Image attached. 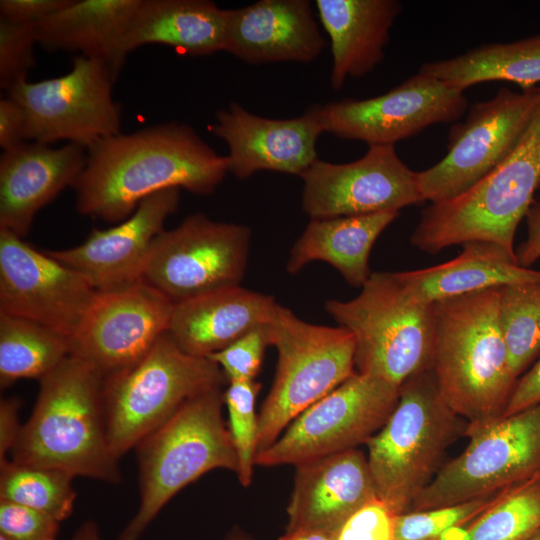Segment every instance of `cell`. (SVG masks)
<instances>
[{"label":"cell","mask_w":540,"mask_h":540,"mask_svg":"<svg viewBox=\"0 0 540 540\" xmlns=\"http://www.w3.org/2000/svg\"><path fill=\"white\" fill-rule=\"evenodd\" d=\"M87 150L73 184L77 211L106 222L127 219L145 198L169 188L210 195L228 173L217 154L188 124L165 122L103 138Z\"/></svg>","instance_id":"cell-1"},{"label":"cell","mask_w":540,"mask_h":540,"mask_svg":"<svg viewBox=\"0 0 540 540\" xmlns=\"http://www.w3.org/2000/svg\"><path fill=\"white\" fill-rule=\"evenodd\" d=\"M439 393L467 424L503 415L518 379L499 322V287L433 303Z\"/></svg>","instance_id":"cell-2"},{"label":"cell","mask_w":540,"mask_h":540,"mask_svg":"<svg viewBox=\"0 0 540 540\" xmlns=\"http://www.w3.org/2000/svg\"><path fill=\"white\" fill-rule=\"evenodd\" d=\"M102 388L103 378L94 367L77 356L67 357L40 380L12 461L118 483L121 475L107 440Z\"/></svg>","instance_id":"cell-3"},{"label":"cell","mask_w":540,"mask_h":540,"mask_svg":"<svg viewBox=\"0 0 540 540\" xmlns=\"http://www.w3.org/2000/svg\"><path fill=\"white\" fill-rule=\"evenodd\" d=\"M539 186L540 100L509 155L463 194L424 208L411 243L436 254L452 245L488 242L516 256L515 233Z\"/></svg>","instance_id":"cell-4"},{"label":"cell","mask_w":540,"mask_h":540,"mask_svg":"<svg viewBox=\"0 0 540 540\" xmlns=\"http://www.w3.org/2000/svg\"><path fill=\"white\" fill-rule=\"evenodd\" d=\"M222 387L184 402L137 446L140 503L118 540H138L167 502L218 468L237 474L238 456L222 414Z\"/></svg>","instance_id":"cell-5"},{"label":"cell","mask_w":540,"mask_h":540,"mask_svg":"<svg viewBox=\"0 0 540 540\" xmlns=\"http://www.w3.org/2000/svg\"><path fill=\"white\" fill-rule=\"evenodd\" d=\"M466 425L441 397L433 368L404 382L393 412L365 444L378 499L395 514L409 511Z\"/></svg>","instance_id":"cell-6"},{"label":"cell","mask_w":540,"mask_h":540,"mask_svg":"<svg viewBox=\"0 0 540 540\" xmlns=\"http://www.w3.org/2000/svg\"><path fill=\"white\" fill-rule=\"evenodd\" d=\"M324 308L353 335L356 372L400 388L433 368L434 305L414 300L395 272L371 273L357 297L331 299Z\"/></svg>","instance_id":"cell-7"},{"label":"cell","mask_w":540,"mask_h":540,"mask_svg":"<svg viewBox=\"0 0 540 540\" xmlns=\"http://www.w3.org/2000/svg\"><path fill=\"white\" fill-rule=\"evenodd\" d=\"M277 350L275 378L258 414L257 453L290 423L356 373L355 341L345 328L306 322L277 304L267 324Z\"/></svg>","instance_id":"cell-8"},{"label":"cell","mask_w":540,"mask_h":540,"mask_svg":"<svg viewBox=\"0 0 540 540\" xmlns=\"http://www.w3.org/2000/svg\"><path fill=\"white\" fill-rule=\"evenodd\" d=\"M227 381L210 358L182 351L168 332L130 368L103 380L107 440L119 460L188 399Z\"/></svg>","instance_id":"cell-9"},{"label":"cell","mask_w":540,"mask_h":540,"mask_svg":"<svg viewBox=\"0 0 540 540\" xmlns=\"http://www.w3.org/2000/svg\"><path fill=\"white\" fill-rule=\"evenodd\" d=\"M469 442L442 466L409 511L458 504L503 490L540 469V402L482 424H467Z\"/></svg>","instance_id":"cell-10"},{"label":"cell","mask_w":540,"mask_h":540,"mask_svg":"<svg viewBox=\"0 0 540 540\" xmlns=\"http://www.w3.org/2000/svg\"><path fill=\"white\" fill-rule=\"evenodd\" d=\"M116 77L104 61L77 55L68 73L22 80L8 96L25 112L28 141L50 145L67 140L87 149L121 133V107L112 95Z\"/></svg>","instance_id":"cell-11"},{"label":"cell","mask_w":540,"mask_h":540,"mask_svg":"<svg viewBox=\"0 0 540 540\" xmlns=\"http://www.w3.org/2000/svg\"><path fill=\"white\" fill-rule=\"evenodd\" d=\"M400 388L356 372L307 408L266 449L255 465H294L355 449L385 424L399 400Z\"/></svg>","instance_id":"cell-12"},{"label":"cell","mask_w":540,"mask_h":540,"mask_svg":"<svg viewBox=\"0 0 540 540\" xmlns=\"http://www.w3.org/2000/svg\"><path fill=\"white\" fill-rule=\"evenodd\" d=\"M250 237L251 230L245 225L192 214L155 238L141 280L174 304L240 286Z\"/></svg>","instance_id":"cell-13"},{"label":"cell","mask_w":540,"mask_h":540,"mask_svg":"<svg viewBox=\"0 0 540 540\" xmlns=\"http://www.w3.org/2000/svg\"><path fill=\"white\" fill-rule=\"evenodd\" d=\"M539 100L540 86L521 91L502 87L492 98L474 103L465 121L451 127L446 155L416 173L423 199H453L490 173L513 150Z\"/></svg>","instance_id":"cell-14"},{"label":"cell","mask_w":540,"mask_h":540,"mask_svg":"<svg viewBox=\"0 0 540 540\" xmlns=\"http://www.w3.org/2000/svg\"><path fill=\"white\" fill-rule=\"evenodd\" d=\"M467 107L464 91L417 72L382 95L318 104V111L325 132L376 146L395 145L429 126L454 122Z\"/></svg>","instance_id":"cell-15"},{"label":"cell","mask_w":540,"mask_h":540,"mask_svg":"<svg viewBox=\"0 0 540 540\" xmlns=\"http://www.w3.org/2000/svg\"><path fill=\"white\" fill-rule=\"evenodd\" d=\"M416 173L399 158L394 145L369 146L349 163L318 159L300 175L301 208L311 219L399 212L425 201Z\"/></svg>","instance_id":"cell-16"},{"label":"cell","mask_w":540,"mask_h":540,"mask_svg":"<svg viewBox=\"0 0 540 540\" xmlns=\"http://www.w3.org/2000/svg\"><path fill=\"white\" fill-rule=\"evenodd\" d=\"M174 305L141 279L97 292L70 339L71 355L89 363L103 380L118 374L140 361L168 332Z\"/></svg>","instance_id":"cell-17"},{"label":"cell","mask_w":540,"mask_h":540,"mask_svg":"<svg viewBox=\"0 0 540 540\" xmlns=\"http://www.w3.org/2000/svg\"><path fill=\"white\" fill-rule=\"evenodd\" d=\"M97 291L77 272L17 235L0 230V313L71 339Z\"/></svg>","instance_id":"cell-18"},{"label":"cell","mask_w":540,"mask_h":540,"mask_svg":"<svg viewBox=\"0 0 540 540\" xmlns=\"http://www.w3.org/2000/svg\"><path fill=\"white\" fill-rule=\"evenodd\" d=\"M215 118L209 131L227 144L228 172L238 179L261 170L300 176L318 160L316 144L325 132L318 104L295 118L271 119L232 102Z\"/></svg>","instance_id":"cell-19"},{"label":"cell","mask_w":540,"mask_h":540,"mask_svg":"<svg viewBox=\"0 0 540 540\" xmlns=\"http://www.w3.org/2000/svg\"><path fill=\"white\" fill-rule=\"evenodd\" d=\"M180 189L169 188L142 200L124 221L104 230L94 228L72 248L47 251L77 272L97 292L114 290L141 279L155 238L179 205Z\"/></svg>","instance_id":"cell-20"},{"label":"cell","mask_w":540,"mask_h":540,"mask_svg":"<svg viewBox=\"0 0 540 540\" xmlns=\"http://www.w3.org/2000/svg\"><path fill=\"white\" fill-rule=\"evenodd\" d=\"M295 467L286 532L318 530L337 535L352 514L378 498L367 457L358 448Z\"/></svg>","instance_id":"cell-21"},{"label":"cell","mask_w":540,"mask_h":540,"mask_svg":"<svg viewBox=\"0 0 540 540\" xmlns=\"http://www.w3.org/2000/svg\"><path fill=\"white\" fill-rule=\"evenodd\" d=\"M325 44L308 0H259L226 10L223 51L244 62L308 63Z\"/></svg>","instance_id":"cell-22"},{"label":"cell","mask_w":540,"mask_h":540,"mask_svg":"<svg viewBox=\"0 0 540 540\" xmlns=\"http://www.w3.org/2000/svg\"><path fill=\"white\" fill-rule=\"evenodd\" d=\"M87 160V150L67 143L51 147L25 142L0 158V230L23 238L38 211L63 189L73 186Z\"/></svg>","instance_id":"cell-23"},{"label":"cell","mask_w":540,"mask_h":540,"mask_svg":"<svg viewBox=\"0 0 540 540\" xmlns=\"http://www.w3.org/2000/svg\"><path fill=\"white\" fill-rule=\"evenodd\" d=\"M277 304L272 296L241 286L215 290L176 303L168 333L185 353L208 358L266 325Z\"/></svg>","instance_id":"cell-24"},{"label":"cell","mask_w":540,"mask_h":540,"mask_svg":"<svg viewBox=\"0 0 540 540\" xmlns=\"http://www.w3.org/2000/svg\"><path fill=\"white\" fill-rule=\"evenodd\" d=\"M320 23L330 38L334 90L360 78L384 59L390 30L402 11L398 0H316Z\"/></svg>","instance_id":"cell-25"},{"label":"cell","mask_w":540,"mask_h":540,"mask_svg":"<svg viewBox=\"0 0 540 540\" xmlns=\"http://www.w3.org/2000/svg\"><path fill=\"white\" fill-rule=\"evenodd\" d=\"M395 274L405 291L425 304L508 284L540 282V271L520 266L516 256L488 242L465 243L452 260Z\"/></svg>","instance_id":"cell-26"},{"label":"cell","mask_w":540,"mask_h":540,"mask_svg":"<svg viewBox=\"0 0 540 540\" xmlns=\"http://www.w3.org/2000/svg\"><path fill=\"white\" fill-rule=\"evenodd\" d=\"M226 10L208 0H140L122 40L132 50L161 44L192 56L224 50Z\"/></svg>","instance_id":"cell-27"},{"label":"cell","mask_w":540,"mask_h":540,"mask_svg":"<svg viewBox=\"0 0 540 540\" xmlns=\"http://www.w3.org/2000/svg\"><path fill=\"white\" fill-rule=\"evenodd\" d=\"M140 0H71L63 9L36 24L37 43L56 51L107 63L118 75L125 58L122 40Z\"/></svg>","instance_id":"cell-28"},{"label":"cell","mask_w":540,"mask_h":540,"mask_svg":"<svg viewBox=\"0 0 540 540\" xmlns=\"http://www.w3.org/2000/svg\"><path fill=\"white\" fill-rule=\"evenodd\" d=\"M398 215L381 212L311 219L292 246L286 270L296 274L307 264L322 261L333 266L350 286L362 288L371 275V249Z\"/></svg>","instance_id":"cell-29"},{"label":"cell","mask_w":540,"mask_h":540,"mask_svg":"<svg viewBox=\"0 0 540 540\" xmlns=\"http://www.w3.org/2000/svg\"><path fill=\"white\" fill-rule=\"evenodd\" d=\"M419 73L456 89L488 81H506L521 89L540 83V34L512 42L479 45L453 58L429 61Z\"/></svg>","instance_id":"cell-30"},{"label":"cell","mask_w":540,"mask_h":540,"mask_svg":"<svg viewBox=\"0 0 540 540\" xmlns=\"http://www.w3.org/2000/svg\"><path fill=\"white\" fill-rule=\"evenodd\" d=\"M71 355L70 339L48 327L0 313V385L39 381Z\"/></svg>","instance_id":"cell-31"},{"label":"cell","mask_w":540,"mask_h":540,"mask_svg":"<svg viewBox=\"0 0 540 540\" xmlns=\"http://www.w3.org/2000/svg\"><path fill=\"white\" fill-rule=\"evenodd\" d=\"M540 529V469L505 488L484 512L438 540H524Z\"/></svg>","instance_id":"cell-32"},{"label":"cell","mask_w":540,"mask_h":540,"mask_svg":"<svg viewBox=\"0 0 540 540\" xmlns=\"http://www.w3.org/2000/svg\"><path fill=\"white\" fill-rule=\"evenodd\" d=\"M0 470V500L44 512L59 522L72 514L76 498L73 475L12 460L0 463Z\"/></svg>","instance_id":"cell-33"},{"label":"cell","mask_w":540,"mask_h":540,"mask_svg":"<svg viewBox=\"0 0 540 540\" xmlns=\"http://www.w3.org/2000/svg\"><path fill=\"white\" fill-rule=\"evenodd\" d=\"M499 322L513 375L540 356V282L499 287Z\"/></svg>","instance_id":"cell-34"},{"label":"cell","mask_w":540,"mask_h":540,"mask_svg":"<svg viewBox=\"0 0 540 540\" xmlns=\"http://www.w3.org/2000/svg\"><path fill=\"white\" fill-rule=\"evenodd\" d=\"M259 382H230L224 392L229 415L228 428L238 456L239 482L247 487L253 478L258 440V415L255 411Z\"/></svg>","instance_id":"cell-35"},{"label":"cell","mask_w":540,"mask_h":540,"mask_svg":"<svg viewBox=\"0 0 540 540\" xmlns=\"http://www.w3.org/2000/svg\"><path fill=\"white\" fill-rule=\"evenodd\" d=\"M503 490L458 504L396 514L394 540H438L488 509Z\"/></svg>","instance_id":"cell-36"},{"label":"cell","mask_w":540,"mask_h":540,"mask_svg":"<svg viewBox=\"0 0 540 540\" xmlns=\"http://www.w3.org/2000/svg\"><path fill=\"white\" fill-rule=\"evenodd\" d=\"M36 24H13L0 20V86L7 91L27 79L35 64Z\"/></svg>","instance_id":"cell-37"},{"label":"cell","mask_w":540,"mask_h":540,"mask_svg":"<svg viewBox=\"0 0 540 540\" xmlns=\"http://www.w3.org/2000/svg\"><path fill=\"white\" fill-rule=\"evenodd\" d=\"M267 324L208 357L222 369L229 383L255 380L270 345Z\"/></svg>","instance_id":"cell-38"},{"label":"cell","mask_w":540,"mask_h":540,"mask_svg":"<svg viewBox=\"0 0 540 540\" xmlns=\"http://www.w3.org/2000/svg\"><path fill=\"white\" fill-rule=\"evenodd\" d=\"M59 524L49 514L0 500V535L7 540H57Z\"/></svg>","instance_id":"cell-39"},{"label":"cell","mask_w":540,"mask_h":540,"mask_svg":"<svg viewBox=\"0 0 540 540\" xmlns=\"http://www.w3.org/2000/svg\"><path fill=\"white\" fill-rule=\"evenodd\" d=\"M395 513L375 498L352 514L336 540H394Z\"/></svg>","instance_id":"cell-40"},{"label":"cell","mask_w":540,"mask_h":540,"mask_svg":"<svg viewBox=\"0 0 540 540\" xmlns=\"http://www.w3.org/2000/svg\"><path fill=\"white\" fill-rule=\"evenodd\" d=\"M70 2L71 0H1L0 20L13 24H38Z\"/></svg>","instance_id":"cell-41"},{"label":"cell","mask_w":540,"mask_h":540,"mask_svg":"<svg viewBox=\"0 0 540 540\" xmlns=\"http://www.w3.org/2000/svg\"><path fill=\"white\" fill-rule=\"evenodd\" d=\"M27 120L23 108L9 96L0 100V145L3 151L27 142Z\"/></svg>","instance_id":"cell-42"},{"label":"cell","mask_w":540,"mask_h":540,"mask_svg":"<svg viewBox=\"0 0 540 540\" xmlns=\"http://www.w3.org/2000/svg\"><path fill=\"white\" fill-rule=\"evenodd\" d=\"M540 402V356L517 381L503 415H511Z\"/></svg>","instance_id":"cell-43"},{"label":"cell","mask_w":540,"mask_h":540,"mask_svg":"<svg viewBox=\"0 0 540 540\" xmlns=\"http://www.w3.org/2000/svg\"><path fill=\"white\" fill-rule=\"evenodd\" d=\"M527 237L516 251L520 266L529 268L540 259V198L535 199L526 217Z\"/></svg>","instance_id":"cell-44"},{"label":"cell","mask_w":540,"mask_h":540,"mask_svg":"<svg viewBox=\"0 0 540 540\" xmlns=\"http://www.w3.org/2000/svg\"><path fill=\"white\" fill-rule=\"evenodd\" d=\"M20 400L6 398L0 404V463L7 460L6 455L12 452L22 425L19 423L18 410Z\"/></svg>","instance_id":"cell-45"},{"label":"cell","mask_w":540,"mask_h":540,"mask_svg":"<svg viewBox=\"0 0 540 540\" xmlns=\"http://www.w3.org/2000/svg\"><path fill=\"white\" fill-rule=\"evenodd\" d=\"M278 540H336V535L318 530H297L285 532Z\"/></svg>","instance_id":"cell-46"},{"label":"cell","mask_w":540,"mask_h":540,"mask_svg":"<svg viewBox=\"0 0 540 540\" xmlns=\"http://www.w3.org/2000/svg\"><path fill=\"white\" fill-rule=\"evenodd\" d=\"M71 540H102L97 524L92 520L82 523Z\"/></svg>","instance_id":"cell-47"},{"label":"cell","mask_w":540,"mask_h":540,"mask_svg":"<svg viewBox=\"0 0 540 540\" xmlns=\"http://www.w3.org/2000/svg\"><path fill=\"white\" fill-rule=\"evenodd\" d=\"M224 540H252L239 530H233L229 533Z\"/></svg>","instance_id":"cell-48"},{"label":"cell","mask_w":540,"mask_h":540,"mask_svg":"<svg viewBox=\"0 0 540 540\" xmlns=\"http://www.w3.org/2000/svg\"><path fill=\"white\" fill-rule=\"evenodd\" d=\"M524 540H540V529L534 532L532 535H530Z\"/></svg>","instance_id":"cell-49"},{"label":"cell","mask_w":540,"mask_h":540,"mask_svg":"<svg viewBox=\"0 0 540 540\" xmlns=\"http://www.w3.org/2000/svg\"><path fill=\"white\" fill-rule=\"evenodd\" d=\"M0 540H7V539L0 535Z\"/></svg>","instance_id":"cell-50"}]
</instances>
